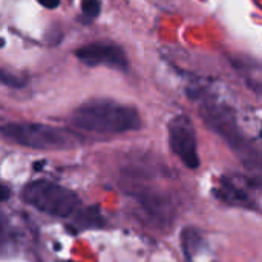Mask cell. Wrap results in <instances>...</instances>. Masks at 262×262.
<instances>
[{"mask_svg":"<svg viewBox=\"0 0 262 262\" xmlns=\"http://www.w3.org/2000/svg\"><path fill=\"white\" fill-rule=\"evenodd\" d=\"M201 117L229 144L232 152L249 170L262 173V152L241 132L229 107L206 101L201 106Z\"/></svg>","mask_w":262,"mask_h":262,"instance_id":"obj_2","label":"cell"},{"mask_svg":"<svg viewBox=\"0 0 262 262\" xmlns=\"http://www.w3.org/2000/svg\"><path fill=\"white\" fill-rule=\"evenodd\" d=\"M2 135L15 144L38 150H68L83 140L72 130L40 123H9L2 127Z\"/></svg>","mask_w":262,"mask_h":262,"instance_id":"obj_3","label":"cell"},{"mask_svg":"<svg viewBox=\"0 0 262 262\" xmlns=\"http://www.w3.org/2000/svg\"><path fill=\"white\" fill-rule=\"evenodd\" d=\"M2 81H3V84H6L9 88H23L25 83H26V80L18 78L15 75H11L6 71H2Z\"/></svg>","mask_w":262,"mask_h":262,"instance_id":"obj_12","label":"cell"},{"mask_svg":"<svg viewBox=\"0 0 262 262\" xmlns=\"http://www.w3.org/2000/svg\"><path fill=\"white\" fill-rule=\"evenodd\" d=\"M41 6H45V8H48V9H55L58 5H60V2L61 0H37Z\"/></svg>","mask_w":262,"mask_h":262,"instance_id":"obj_13","label":"cell"},{"mask_svg":"<svg viewBox=\"0 0 262 262\" xmlns=\"http://www.w3.org/2000/svg\"><path fill=\"white\" fill-rule=\"evenodd\" d=\"M75 224L81 229H91V227H103L104 218L100 213V209L97 206L83 209L75 213Z\"/></svg>","mask_w":262,"mask_h":262,"instance_id":"obj_10","label":"cell"},{"mask_svg":"<svg viewBox=\"0 0 262 262\" xmlns=\"http://www.w3.org/2000/svg\"><path fill=\"white\" fill-rule=\"evenodd\" d=\"M21 200L38 212L58 218H68L77 213L81 204L74 190L48 180L28 183L21 190Z\"/></svg>","mask_w":262,"mask_h":262,"instance_id":"obj_4","label":"cell"},{"mask_svg":"<svg viewBox=\"0 0 262 262\" xmlns=\"http://www.w3.org/2000/svg\"><path fill=\"white\" fill-rule=\"evenodd\" d=\"M60 262H74V261H60Z\"/></svg>","mask_w":262,"mask_h":262,"instance_id":"obj_15","label":"cell"},{"mask_svg":"<svg viewBox=\"0 0 262 262\" xmlns=\"http://www.w3.org/2000/svg\"><path fill=\"white\" fill-rule=\"evenodd\" d=\"M213 193L218 200L223 203H227L235 207H244V209H255V201L253 198L241 187L233 184L232 180L229 178H221L220 186L213 189Z\"/></svg>","mask_w":262,"mask_h":262,"instance_id":"obj_8","label":"cell"},{"mask_svg":"<svg viewBox=\"0 0 262 262\" xmlns=\"http://www.w3.org/2000/svg\"><path fill=\"white\" fill-rule=\"evenodd\" d=\"M261 138H262V129H261Z\"/></svg>","mask_w":262,"mask_h":262,"instance_id":"obj_16","label":"cell"},{"mask_svg":"<svg viewBox=\"0 0 262 262\" xmlns=\"http://www.w3.org/2000/svg\"><path fill=\"white\" fill-rule=\"evenodd\" d=\"M74 127L94 134H123L141 127L135 107L112 100H91L77 107L71 117Z\"/></svg>","mask_w":262,"mask_h":262,"instance_id":"obj_1","label":"cell"},{"mask_svg":"<svg viewBox=\"0 0 262 262\" xmlns=\"http://www.w3.org/2000/svg\"><path fill=\"white\" fill-rule=\"evenodd\" d=\"M138 203L141 210L146 216H149L150 221L157 224H169L172 218V206L169 200H166L161 195H152L144 193L138 196Z\"/></svg>","mask_w":262,"mask_h":262,"instance_id":"obj_7","label":"cell"},{"mask_svg":"<svg viewBox=\"0 0 262 262\" xmlns=\"http://www.w3.org/2000/svg\"><path fill=\"white\" fill-rule=\"evenodd\" d=\"M8 195H9L8 189L6 187H2V201H6L8 200Z\"/></svg>","mask_w":262,"mask_h":262,"instance_id":"obj_14","label":"cell"},{"mask_svg":"<svg viewBox=\"0 0 262 262\" xmlns=\"http://www.w3.org/2000/svg\"><path fill=\"white\" fill-rule=\"evenodd\" d=\"M181 246H183V253L189 261H192L193 255L201 249L203 246V238L201 233L195 227H186L181 232Z\"/></svg>","mask_w":262,"mask_h":262,"instance_id":"obj_9","label":"cell"},{"mask_svg":"<svg viewBox=\"0 0 262 262\" xmlns=\"http://www.w3.org/2000/svg\"><path fill=\"white\" fill-rule=\"evenodd\" d=\"M75 57L88 66H109L127 71L129 60L124 49L112 41H94L75 51Z\"/></svg>","mask_w":262,"mask_h":262,"instance_id":"obj_6","label":"cell"},{"mask_svg":"<svg viewBox=\"0 0 262 262\" xmlns=\"http://www.w3.org/2000/svg\"><path fill=\"white\" fill-rule=\"evenodd\" d=\"M81 12L88 20H94L101 12V3L100 0H81Z\"/></svg>","mask_w":262,"mask_h":262,"instance_id":"obj_11","label":"cell"},{"mask_svg":"<svg viewBox=\"0 0 262 262\" xmlns=\"http://www.w3.org/2000/svg\"><path fill=\"white\" fill-rule=\"evenodd\" d=\"M169 146L172 152L189 169L200 167L198 141L192 120L187 115H177L169 123Z\"/></svg>","mask_w":262,"mask_h":262,"instance_id":"obj_5","label":"cell"}]
</instances>
